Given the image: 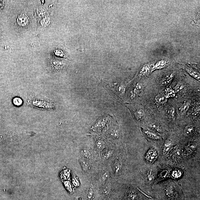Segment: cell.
Wrapping results in <instances>:
<instances>
[{
	"label": "cell",
	"instance_id": "8",
	"mask_svg": "<svg viewBox=\"0 0 200 200\" xmlns=\"http://www.w3.org/2000/svg\"><path fill=\"white\" fill-rule=\"evenodd\" d=\"M174 73H172L167 75L162 78L160 83L162 85L166 86L172 83L175 77Z\"/></svg>",
	"mask_w": 200,
	"mask_h": 200
},
{
	"label": "cell",
	"instance_id": "7",
	"mask_svg": "<svg viewBox=\"0 0 200 200\" xmlns=\"http://www.w3.org/2000/svg\"><path fill=\"white\" fill-rule=\"evenodd\" d=\"M152 64H144L141 67L139 71V75L141 76L148 75L149 73L151 72Z\"/></svg>",
	"mask_w": 200,
	"mask_h": 200
},
{
	"label": "cell",
	"instance_id": "11",
	"mask_svg": "<svg viewBox=\"0 0 200 200\" xmlns=\"http://www.w3.org/2000/svg\"><path fill=\"white\" fill-rule=\"evenodd\" d=\"M107 121V118H102L99 119L92 127V129L93 130L101 129L105 126Z\"/></svg>",
	"mask_w": 200,
	"mask_h": 200
},
{
	"label": "cell",
	"instance_id": "27",
	"mask_svg": "<svg viewBox=\"0 0 200 200\" xmlns=\"http://www.w3.org/2000/svg\"><path fill=\"white\" fill-rule=\"evenodd\" d=\"M182 173L181 170L179 169H175L173 171L171 174V176L173 178L177 179L182 176Z\"/></svg>",
	"mask_w": 200,
	"mask_h": 200
},
{
	"label": "cell",
	"instance_id": "1",
	"mask_svg": "<svg viewBox=\"0 0 200 200\" xmlns=\"http://www.w3.org/2000/svg\"><path fill=\"white\" fill-rule=\"evenodd\" d=\"M28 104L33 108L53 111L56 109V103L52 101L36 96L29 98Z\"/></svg>",
	"mask_w": 200,
	"mask_h": 200
},
{
	"label": "cell",
	"instance_id": "26",
	"mask_svg": "<svg viewBox=\"0 0 200 200\" xmlns=\"http://www.w3.org/2000/svg\"><path fill=\"white\" fill-rule=\"evenodd\" d=\"M137 193L135 190H132L129 193L128 198L129 200H137Z\"/></svg>",
	"mask_w": 200,
	"mask_h": 200
},
{
	"label": "cell",
	"instance_id": "31",
	"mask_svg": "<svg viewBox=\"0 0 200 200\" xmlns=\"http://www.w3.org/2000/svg\"><path fill=\"white\" fill-rule=\"evenodd\" d=\"M13 102L14 105L17 106H20L23 103L22 100L19 98H14L13 100Z\"/></svg>",
	"mask_w": 200,
	"mask_h": 200
},
{
	"label": "cell",
	"instance_id": "35",
	"mask_svg": "<svg viewBox=\"0 0 200 200\" xmlns=\"http://www.w3.org/2000/svg\"><path fill=\"white\" fill-rule=\"evenodd\" d=\"M50 20L49 18H44L41 22V24L43 26H46L50 24Z\"/></svg>",
	"mask_w": 200,
	"mask_h": 200
},
{
	"label": "cell",
	"instance_id": "32",
	"mask_svg": "<svg viewBox=\"0 0 200 200\" xmlns=\"http://www.w3.org/2000/svg\"><path fill=\"white\" fill-rule=\"evenodd\" d=\"M94 194V190H93L92 187L89 189L88 191H87V199L88 200H90L93 197Z\"/></svg>",
	"mask_w": 200,
	"mask_h": 200
},
{
	"label": "cell",
	"instance_id": "3",
	"mask_svg": "<svg viewBox=\"0 0 200 200\" xmlns=\"http://www.w3.org/2000/svg\"><path fill=\"white\" fill-rule=\"evenodd\" d=\"M144 90V85L141 83H137L132 90L131 97L133 99L141 96Z\"/></svg>",
	"mask_w": 200,
	"mask_h": 200
},
{
	"label": "cell",
	"instance_id": "15",
	"mask_svg": "<svg viewBox=\"0 0 200 200\" xmlns=\"http://www.w3.org/2000/svg\"><path fill=\"white\" fill-rule=\"evenodd\" d=\"M17 21L21 26H25L29 22L28 17L25 14H22L18 17Z\"/></svg>",
	"mask_w": 200,
	"mask_h": 200
},
{
	"label": "cell",
	"instance_id": "28",
	"mask_svg": "<svg viewBox=\"0 0 200 200\" xmlns=\"http://www.w3.org/2000/svg\"><path fill=\"white\" fill-rule=\"evenodd\" d=\"M81 153L83 156L89 158L91 155L90 150L88 148H85L81 150Z\"/></svg>",
	"mask_w": 200,
	"mask_h": 200
},
{
	"label": "cell",
	"instance_id": "41",
	"mask_svg": "<svg viewBox=\"0 0 200 200\" xmlns=\"http://www.w3.org/2000/svg\"><path fill=\"white\" fill-rule=\"evenodd\" d=\"M3 4L2 1H0V10L2 8Z\"/></svg>",
	"mask_w": 200,
	"mask_h": 200
},
{
	"label": "cell",
	"instance_id": "23",
	"mask_svg": "<svg viewBox=\"0 0 200 200\" xmlns=\"http://www.w3.org/2000/svg\"><path fill=\"white\" fill-rule=\"evenodd\" d=\"M195 131V128L193 125H188L185 128L184 132L186 134L191 135L194 133Z\"/></svg>",
	"mask_w": 200,
	"mask_h": 200
},
{
	"label": "cell",
	"instance_id": "21",
	"mask_svg": "<svg viewBox=\"0 0 200 200\" xmlns=\"http://www.w3.org/2000/svg\"><path fill=\"white\" fill-rule=\"evenodd\" d=\"M155 178V174L152 170H150L146 175V179L148 183H152L154 181Z\"/></svg>",
	"mask_w": 200,
	"mask_h": 200
},
{
	"label": "cell",
	"instance_id": "19",
	"mask_svg": "<svg viewBox=\"0 0 200 200\" xmlns=\"http://www.w3.org/2000/svg\"><path fill=\"white\" fill-rule=\"evenodd\" d=\"M200 103L196 102L194 103L192 110V113L194 116H198L200 114Z\"/></svg>",
	"mask_w": 200,
	"mask_h": 200
},
{
	"label": "cell",
	"instance_id": "6",
	"mask_svg": "<svg viewBox=\"0 0 200 200\" xmlns=\"http://www.w3.org/2000/svg\"><path fill=\"white\" fill-rule=\"evenodd\" d=\"M142 131L143 133L150 139L155 140H160L162 139V137L160 136L154 132L149 130H144L143 129H142Z\"/></svg>",
	"mask_w": 200,
	"mask_h": 200
},
{
	"label": "cell",
	"instance_id": "39",
	"mask_svg": "<svg viewBox=\"0 0 200 200\" xmlns=\"http://www.w3.org/2000/svg\"><path fill=\"white\" fill-rule=\"evenodd\" d=\"M73 183H74V185L76 186H78L79 185V183L78 180L76 178H75L73 179Z\"/></svg>",
	"mask_w": 200,
	"mask_h": 200
},
{
	"label": "cell",
	"instance_id": "37",
	"mask_svg": "<svg viewBox=\"0 0 200 200\" xmlns=\"http://www.w3.org/2000/svg\"><path fill=\"white\" fill-rule=\"evenodd\" d=\"M113 151L112 150H109L104 155V157L105 159H108L110 158L113 154Z\"/></svg>",
	"mask_w": 200,
	"mask_h": 200
},
{
	"label": "cell",
	"instance_id": "5",
	"mask_svg": "<svg viewBox=\"0 0 200 200\" xmlns=\"http://www.w3.org/2000/svg\"><path fill=\"white\" fill-rule=\"evenodd\" d=\"M181 157V149L178 146H176L173 148L171 153L170 159L173 162L178 161Z\"/></svg>",
	"mask_w": 200,
	"mask_h": 200
},
{
	"label": "cell",
	"instance_id": "9",
	"mask_svg": "<svg viewBox=\"0 0 200 200\" xmlns=\"http://www.w3.org/2000/svg\"><path fill=\"white\" fill-rule=\"evenodd\" d=\"M173 142L171 139H167L164 144L163 148V152L164 155H167L169 152L172 150L173 147Z\"/></svg>",
	"mask_w": 200,
	"mask_h": 200
},
{
	"label": "cell",
	"instance_id": "14",
	"mask_svg": "<svg viewBox=\"0 0 200 200\" xmlns=\"http://www.w3.org/2000/svg\"><path fill=\"white\" fill-rule=\"evenodd\" d=\"M115 91L120 96L123 97L126 92V86L124 84L116 85L115 86Z\"/></svg>",
	"mask_w": 200,
	"mask_h": 200
},
{
	"label": "cell",
	"instance_id": "38",
	"mask_svg": "<svg viewBox=\"0 0 200 200\" xmlns=\"http://www.w3.org/2000/svg\"><path fill=\"white\" fill-rule=\"evenodd\" d=\"M81 163L83 170L85 171H87L88 169V165H87L86 162L82 160V161H81Z\"/></svg>",
	"mask_w": 200,
	"mask_h": 200
},
{
	"label": "cell",
	"instance_id": "4",
	"mask_svg": "<svg viewBox=\"0 0 200 200\" xmlns=\"http://www.w3.org/2000/svg\"><path fill=\"white\" fill-rule=\"evenodd\" d=\"M169 64V62L167 60H161L155 64H152L151 72L157 70L162 69L167 67Z\"/></svg>",
	"mask_w": 200,
	"mask_h": 200
},
{
	"label": "cell",
	"instance_id": "12",
	"mask_svg": "<svg viewBox=\"0 0 200 200\" xmlns=\"http://www.w3.org/2000/svg\"><path fill=\"white\" fill-rule=\"evenodd\" d=\"M184 69L190 76L195 79L198 81H200V75L199 72L190 67H186Z\"/></svg>",
	"mask_w": 200,
	"mask_h": 200
},
{
	"label": "cell",
	"instance_id": "18",
	"mask_svg": "<svg viewBox=\"0 0 200 200\" xmlns=\"http://www.w3.org/2000/svg\"><path fill=\"white\" fill-rule=\"evenodd\" d=\"M136 118L138 121L141 120L145 116V112L142 109H139L134 112Z\"/></svg>",
	"mask_w": 200,
	"mask_h": 200
},
{
	"label": "cell",
	"instance_id": "2",
	"mask_svg": "<svg viewBox=\"0 0 200 200\" xmlns=\"http://www.w3.org/2000/svg\"><path fill=\"white\" fill-rule=\"evenodd\" d=\"M158 157V153L156 149L152 148L148 150L145 156L146 161L148 163H152L156 161Z\"/></svg>",
	"mask_w": 200,
	"mask_h": 200
},
{
	"label": "cell",
	"instance_id": "29",
	"mask_svg": "<svg viewBox=\"0 0 200 200\" xmlns=\"http://www.w3.org/2000/svg\"><path fill=\"white\" fill-rule=\"evenodd\" d=\"M121 169V165L120 162L118 160H117L115 162L114 165V170L116 174H119L120 172Z\"/></svg>",
	"mask_w": 200,
	"mask_h": 200
},
{
	"label": "cell",
	"instance_id": "36",
	"mask_svg": "<svg viewBox=\"0 0 200 200\" xmlns=\"http://www.w3.org/2000/svg\"><path fill=\"white\" fill-rule=\"evenodd\" d=\"M109 177V174L108 172H105L103 174L101 178V181L102 182L106 181Z\"/></svg>",
	"mask_w": 200,
	"mask_h": 200
},
{
	"label": "cell",
	"instance_id": "30",
	"mask_svg": "<svg viewBox=\"0 0 200 200\" xmlns=\"http://www.w3.org/2000/svg\"><path fill=\"white\" fill-rule=\"evenodd\" d=\"M96 146L99 150H103L105 147V143L103 140L99 139L96 142Z\"/></svg>",
	"mask_w": 200,
	"mask_h": 200
},
{
	"label": "cell",
	"instance_id": "25",
	"mask_svg": "<svg viewBox=\"0 0 200 200\" xmlns=\"http://www.w3.org/2000/svg\"><path fill=\"white\" fill-rule=\"evenodd\" d=\"M196 146L195 144H190L187 146L186 151L187 154H190V153H193L196 149Z\"/></svg>",
	"mask_w": 200,
	"mask_h": 200
},
{
	"label": "cell",
	"instance_id": "13",
	"mask_svg": "<svg viewBox=\"0 0 200 200\" xmlns=\"http://www.w3.org/2000/svg\"><path fill=\"white\" fill-rule=\"evenodd\" d=\"M155 102L159 105H163L167 102V99L163 94H157L155 98Z\"/></svg>",
	"mask_w": 200,
	"mask_h": 200
},
{
	"label": "cell",
	"instance_id": "24",
	"mask_svg": "<svg viewBox=\"0 0 200 200\" xmlns=\"http://www.w3.org/2000/svg\"><path fill=\"white\" fill-rule=\"evenodd\" d=\"M149 127L155 131L158 132L159 133H161L162 132V129L161 126L157 123H152L149 125Z\"/></svg>",
	"mask_w": 200,
	"mask_h": 200
},
{
	"label": "cell",
	"instance_id": "40",
	"mask_svg": "<svg viewBox=\"0 0 200 200\" xmlns=\"http://www.w3.org/2000/svg\"><path fill=\"white\" fill-rule=\"evenodd\" d=\"M110 188L109 187H106L104 189V191L103 192V194H108L110 192Z\"/></svg>",
	"mask_w": 200,
	"mask_h": 200
},
{
	"label": "cell",
	"instance_id": "34",
	"mask_svg": "<svg viewBox=\"0 0 200 200\" xmlns=\"http://www.w3.org/2000/svg\"><path fill=\"white\" fill-rule=\"evenodd\" d=\"M66 188H67L68 191L70 193H72L73 192L72 186L71 184L68 181H66L64 183Z\"/></svg>",
	"mask_w": 200,
	"mask_h": 200
},
{
	"label": "cell",
	"instance_id": "16",
	"mask_svg": "<svg viewBox=\"0 0 200 200\" xmlns=\"http://www.w3.org/2000/svg\"><path fill=\"white\" fill-rule=\"evenodd\" d=\"M185 85L182 82L178 83L174 87V90L176 93L181 94L183 93L186 89Z\"/></svg>",
	"mask_w": 200,
	"mask_h": 200
},
{
	"label": "cell",
	"instance_id": "17",
	"mask_svg": "<svg viewBox=\"0 0 200 200\" xmlns=\"http://www.w3.org/2000/svg\"><path fill=\"white\" fill-rule=\"evenodd\" d=\"M176 92L174 89L171 87H167L165 90V94L166 97L168 98H173L175 97L176 95Z\"/></svg>",
	"mask_w": 200,
	"mask_h": 200
},
{
	"label": "cell",
	"instance_id": "22",
	"mask_svg": "<svg viewBox=\"0 0 200 200\" xmlns=\"http://www.w3.org/2000/svg\"><path fill=\"white\" fill-rule=\"evenodd\" d=\"M167 116L170 119H174L175 116V110L174 107H170L167 109Z\"/></svg>",
	"mask_w": 200,
	"mask_h": 200
},
{
	"label": "cell",
	"instance_id": "33",
	"mask_svg": "<svg viewBox=\"0 0 200 200\" xmlns=\"http://www.w3.org/2000/svg\"><path fill=\"white\" fill-rule=\"evenodd\" d=\"M37 13L39 17H45L48 15L47 12L43 9H40L37 11Z\"/></svg>",
	"mask_w": 200,
	"mask_h": 200
},
{
	"label": "cell",
	"instance_id": "10",
	"mask_svg": "<svg viewBox=\"0 0 200 200\" xmlns=\"http://www.w3.org/2000/svg\"><path fill=\"white\" fill-rule=\"evenodd\" d=\"M190 106V102L189 101L185 102L179 108V113L182 115H185L188 111Z\"/></svg>",
	"mask_w": 200,
	"mask_h": 200
},
{
	"label": "cell",
	"instance_id": "20",
	"mask_svg": "<svg viewBox=\"0 0 200 200\" xmlns=\"http://www.w3.org/2000/svg\"><path fill=\"white\" fill-rule=\"evenodd\" d=\"M169 175V172L167 170H165L162 171L161 173H160V174L159 175L158 178L157 179L156 181V183H158V182H160L162 181L164 179H165Z\"/></svg>",
	"mask_w": 200,
	"mask_h": 200
}]
</instances>
